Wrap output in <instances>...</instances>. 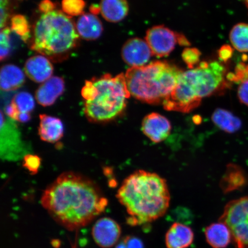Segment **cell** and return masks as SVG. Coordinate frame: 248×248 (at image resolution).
<instances>
[{"instance_id":"obj_37","label":"cell","mask_w":248,"mask_h":248,"mask_svg":"<svg viewBox=\"0 0 248 248\" xmlns=\"http://www.w3.org/2000/svg\"><path fill=\"white\" fill-rule=\"evenodd\" d=\"M245 4H246L247 8L248 9V0H244Z\"/></svg>"},{"instance_id":"obj_9","label":"cell","mask_w":248,"mask_h":248,"mask_svg":"<svg viewBox=\"0 0 248 248\" xmlns=\"http://www.w3.org/2000/svg\"><path fill=\"white\" fill-rule=\"evenodd\" d=\"M122 229L114 219L104 217L96 221L92 228V236L101 248L113 247L119 241Z\"/></svg>"},{"instance_id":"obj_29","label":"cell","mask_w":248,"mask_h":248,"mask_svg":"<svg viewBox=\"0 0 248 248\" xmlns=\"http://www.w3.org/2000/svg\"><path fill=\"white\" fill-rule=\"evenodd\" d=\"M200 52L195 48H186L183 52L182 57L189 68L193 69L195 64L199 62Z\"/></svg>"},{"instance_id":"obj_8","label":"cell","mask_w":248,"mask_h":248,"mask_svg":"<svg viewBox=\"0 0 248 248\" xmlns=\"http://www.w3.org/2000/svg\"><path fill=\"white\" fill-rule=\"evenodd\" d=\"M145 40L153 55L160 58L169 55L178 43L188 45V42L184 36L162 26H155L149 29Z\"/></svg>"},{"instance_id":"obj_19","label":"cell","mask_w":248,"mask_h":248,"mask_svg":"<svg viewBox=\"0 0 248 248\" xmlns=\"http://www.w3.org/2000/svg\"><path fill=\"white\" fill-rule=\"evenodd\" d=\"M204 234L207 243L213 248H225L232 240L229 228L220 221L207 226Z\"/></svg>"},{"instance_id":"obj_30","label":"cell","mask_w":248,"mask_h":248,"mask_svg":"<svg viewBox=\"0 0 248 248\" xmlns=\"http://www.w3.org/2000/svg\"><path fill=\"white\" fill-rule=\"evenodd\" d=\"M40 159L35 155H28L24 158V166L31 173H36L40 166Z\"/></svg>"},{"instance_id":"obj_1","label":"cell","mask_w":248,"mask_h":248,"mask_svg":"<svg viewBox=\"0 0 248 248\" xmlns=\"http://www.w3.org/2000/svg\"><path fill=\"white\" fill-rule=\"evenodd\" d=\"M41 203L58 224L74 231L84 227L104 212L108 201L91 179L67 172L46 189Z\"/></svg>"},{"instance_id":"obj_3","label":"cell","mask_w":248,"mask_h":248,"mask_svg":"<svg viewBox=\"0 0 248 248\" xmlns=\"http://www.w3.org/2000/svg\"><path fill=\"white\" fill-rule=\"evenodd\" d=\"M226 69L218 62H202L185 71L177 85L163 106L167 110L188 113L197 108L204 98L225 91L231 82Z\"/></svg>"},{"instance_id":"obj_15","label":"cell","mask_w":248,"mask_h":248,"mask_svg":"<svg viewBox=\"0 0 248 248\" xmlns=\"http://www.w3.org/2000/svg\"><path fill=\"white\" fill-rule=\"evenodd\" d=\"M38 129L42 140L54 143L60 140L64 134V127L62 121L57 117L40 114Z\"/></svg>"},{"instance_id":"obj_33","label":"cell","mask_w":248,"mask_h":248,"mask_svg":"<svg viewBox=\"0 0 248 248\" xmlns=\"http://www.w3.org/2000/svg\"><path fill=\"white\" fill-rule=\"evenodd\" d=\"M39 8L40 12L46 14L54 10L55 4L51 0H43L40 2Z\"/></svg>"},{"instance_id":"obj_13","label":"cell","mask_w":248,"mask_h":248,"mask_svg":"<svg viewBox=\"0 0 248 248\" xmlns=\"http://www.w3.org/2000/svg\"><path fill=\"white\" fill-rule=\"evenodd\" d=\"M54 68L47 58L43 55H35L29 59L25 64V73L36 83H44L53 73Z\"/></svg>"},{"instance_id":"obj_35","label":"cell","mask_w":248,"mask_h":248,"mask_svg":"<svg viewBox=\"0 0 248 248\" xmlns=\"http://www.w3.org/2000/svg\"><path fill=\"white\" fill-rule=\"evenodd\" d=\"M61 241L58 239L52 240L51 241V245L55 248H60L61 247Z\"/></svg>"},{"instance_id":"obj_22","label":"cell","mask_w":248,"mask_h":248,"mask_svg":"<svg viewBox=\"0 0 248 248\" xmlns=\"http://www.w3.org/2000/svg\"><path fill=\"white\" fill-rule=\"evenodd\" d=\"M248 184V175L244 170L234 164H230L222 179L221 187L227 193L243 188Z\"/></svg>"},{"instance_id":"obj_23","label":"cell","mask_w":248,"mask_h":248,"mask_svg":"<svg viewBox=\"0 0 248 248\" xmlns=\"http://www.w3.org/2000/svg\"><path fill=\"white\" fill-rule=\"evenodd\" d=\"M228 79L231 83L238 85L237 95L242 104L248 107V64L241 62L235 67L234 72L228 74Z\"/></svg>"},{"instance_id":"obj_26","label":"cell","mask_w":248,"mask_h":248,"mask_svg":"<svg viewBox=\"0 0 248 248\" xmlns=\"http://www.w3.org/2000/svg\"><path fill=\"white\" fill-rule=\"evenodd\" d=\"M11 29L24 42L29 39L30 35L29 24L24 16L16 15L12 18Z\"/></svg>"},{"instance_id":"obj_28","label":"cell","mask_w":248,"mask_h":248,"mask_svg":"<svg viewBox=\"0 0 248 248\" xmlns=\"http://www.w3.org/2000/svg\"><path fill=\"white\" fill-rule=\"evenodd\" d=\"M11 30L9 28L5 27L1 30V35H0V56H1V60L7 58L10 53L11 49Z\"/></svg>"},{"instance_id":"obj_24","label":"cell","mask_w":248,"mask_h":248,"mask_svg":"<svg viewBox=\"0 0 248 248\" xmlns=\"http://www.w3.org/2000/svg\"><path fill=\"white\" fill-rule=\"evenodd\" d=\"M213 122L219 129L229 133H233L238 131L242 126L241 121L230 111L218 108L213 113Z\"/></svg>"},{"instance_id":"obj_18","label":"cell","mask_w":248,"mask_h":248,"mask_svg":"<svg viewBox=\"0 0 248 248\" xmlns=\"http://www.w3.org/2000/svg\"><path fill=\"white\" fill-rule=\"evenodd\" d=\"M1 130L4 131V133L1 132V134L4 135L5 140H9V141L4 140V156L5 159L7 158H13L14 157V151H15L16 157L19 156L20 154L19 152L22 151L23 145L22 141H21L19 133L18 130L16 128L14 124H9L8 121L4 119L2 114Z\"/></svg>"},{"instance_id":"obj_17","label":"cell","mask_w":248,"mask_h":248,"mask_svg":"<svg viewBox=\"0 0 248 248\" xmlns=\"http://www.w3.org/2000/svg\"><path fill=\"white\" fill-rule=\"evenodd\" d=\"M76 27L79 36L86 40L97 39L103 31L101 20L93 14L80 16L77 20Z\"/></svg>"},{"instance_id":"obj_12","label":"cell","mask_w":248,"mask_h":248,"mask_svg":"<svg viewBox=\"0 0 248 248\" xmlns=\"http://www.w3.org/2000/svg\"><path fill=\"white\" fill-rule=\"evenodd\" d=\"M34 108L35 101L32 95L27 92H20L15 96L6 108L5 113L12 120L26 123L31 119L30 113Z\"/></svg>"},{"instance_id":"obj_27","label":"cell","mask_w":248,"mask_h":248,"mask_svg":"<svg viewBox=\"0 0 248 248\" xmlns=\"http://www.w3.org/2000/svg\"><path fill=\"white\" fill-rule=\"evenodd\" d=\"M85 5L84 0H63L62 3V9L64 14L71 16L82 15Z\"/></svg>"},{"instance_id":"obj_6","label":"cell","mask_w":248,"mask_h":248,"mask_svg":"<svg viewBox=\"0 0 248 248\" xmlns=\"http://www.w3.org/2000/svg\"><path fill=\"white\" fill-rule=\"evenodd\" d=\"M77 33L72 20L63 12L43 14L34 28L31 48L48 56L65 53L76 46L79 36Z\"/></svg>"},{"instance_id":"obj_36","label":"cell","mask_w":248,"mask_h":248,"mask_svg":"<svg viewBox=\"0 0 248 248\" xmlns=\"http://www.w3.org/2000/svg\"><path fill=\"white\" fill-rule=\"evenodd\" d=\"M116 248H127L125 243L122 240L120 241V243L118 244L116 247Z\"/></svg>"},{"instance_id":"obj_4","label":"cell","mask_w":248,"mask_h":248,"mask_svg":"<svg viewBox=\"0 0 248 248\" xmlns=\"http://www.w3.org/2000/svg\"><path fill=\"white\" fill-rule=\"evenodd\" d=\"M85 100L83 111L92 123H107L119 117L126 107L131 94L127 87L125 76L120 74L113 77L110 74L88 80L82 90Z\"/></svg>"},{"instance_id":"obj_31","label":"cell","mask_w":248,"mask_h":248,"mask_svg":"<svg viewBox=\"0 0 248 248\" xmlns=\"http://www.w3.org/2000/svg\"><path fill=\"white\" fill-rule=\"evenodd\" d=\"M123 240L127 248H144L143 243L138 237L129 235L124 238Z\"/></svg>"},{"instance_id":"obj_11","label":"cell","mask_w":248,"mask_h":248,"mask_svg":"<svg viewBox=\"0 0 248 248\" xmlns=\"http://www.w3.org/2000/svg\"><path fill=\"white\" fill-rule=\"evenodd\" d=\"M142 131L151 141L159 143L169 137L171 124L166 117L157 113L148 114L142 120Z\"/></svg>"},{"instance_id":"obj_16","label":"cell","mask_w":248,"mask_h":248,"mask_svg":"<svg viewBox=\"0 0 248 248\" xmlns=\"http://www.w3.org/2000/svg\"><path fill=\"white\" fill-rule=\"evenodd\" d=\"M192 229L181 223L176 222L170 226L166 234L167 248H187L194 241Z\"/></svg>"},{"instance_id":"obj_14","label":"cell","mask_w":248,"mask_h":248,"mask_svg":"<svg viewBox=\"0 0 248 248\" xmlns=\"http://www.w3.org/2000/svg\"><path fill=\"white\" fill-rule=\"evenodd\" d=\"M64 82L59 77H52L43 83L36 92V100L43 107L53 105L64 91Z\"/></svg>"},{"instance_id":"obj_32","label":"cell","mask_w":248,"mask_h":248,"mask_svg":"<svg viewBox=\"0 0 248 248\" xmlns=\"http://www.w3.org/2000/svg\"><path fill=\"white\" fill-rule=\"evenodd\" d=\"M9 0H1V28L4 29L9 17L8 5Z\"/></svg>"},{"instance_id":"obj_21","label":"cell","mask_w":248,"mask_h":248,"mask_svg":"<svg viewBox=\"0 0 248 248\" xmlns=\"http://www.w3.org/2000/svg\"><path fill=\"white\" fill-rule=\"evenodd\" d=\"M100 7L102 16L108 22H119L128 14L126 0H102Z\"/></svg>"},{"instance_id":"obj_10","label":"cell","mask_w":248,"mask_h":248,"mask_svg":"<svg viewBox=\"0 0 248 248\" xmlns=\"http://www.w3.org/2000/svg\"><path fill=\"white\" fill-rule=\"evenodd\" d=\"M122 55L126 64L131 67H139L145 66L153 53L146 40L136 38L124 44Z\"/></svg>"},{"instance_id":"obj_20","label":"cell","mask_w":248,"mask_h":248,"mask_svg":"<svg viewBox=\"0 0 248 248\" xmlns=\"http://www.w3.org/2000/svg\"><path fill=\"white\" fill-rule=\"evenodd\" d=\"M25 74L19 67L14 64H7L2 67L0 76V87L5 92L16 91L25 82Z\"/></svg>"},{"instance_id":"obj_7","label":"cell","mask_w":248,"mask_h":248,"mask_svg":"<svg viewBox=\"0 0 248 248\" xmlns=\"http://www.w3.org/2000/svg\"><path fill=\"white\" fill-rule=\"evenodd\" d=\"M219 221L229 228L235 247L248 248V197L229 202Z\"/></svg>"},{"instance_id":"obj_25","label":"cell","mask_w":248,"mask_h":248,"mask_svg":"<svg viewBox=\"0 0 248 248\" xmlns=\"http://www.w3.org/2000/svg\"><path fill=\"white\" fill-rule=\"evenodd\" d=\"M230 40L233 47L241 52H248V24L238 23L232 27Z\"/></svg>"},{"instance_id":"obj_2","label":"cell","mask_w":248,"mask_h":248,"mask_svg":"<svg viewBox=\"0 0 248 248\" xmlns=\"http://www.w3.org/2000/svg\"><path fill=\"white\" fill-rule=\"evenodd\" d=\"M125 207L131 226L149 224L165 215L170 202L166 180L156 173L138 170L123 182L116 195Z\"/></svg>"},{"instance_id":"obj_5","label":"cell","mask_w":248,"mask_h":248,"mask_svg":"<svg viewBox=\"0 0 248 248\" xmlns=\"http://www.w3.org/2000/svg\"><path fill=\"white\" fill-rule=\"evenodd\" d=\"M182 71L174 65L154 62L144 66L131 67L125 76L131 95L152 105L163 104L176 88Z\"/></svg>"},{"instance_id":"obj_34","label":"cell","mask_w":248,"mask_h":248,"mask_svg":"<svg viewBox=\"0 0 248 248\" xmlns=\"http://www.w3.org/2000/svg\"><path fill=\"white\" fill-rule=\"evenodd\" d=\"M232 54V50L229 46H222L219 51V57L223 61H228L230 59Z\"/></svg>"}]
</instances>
